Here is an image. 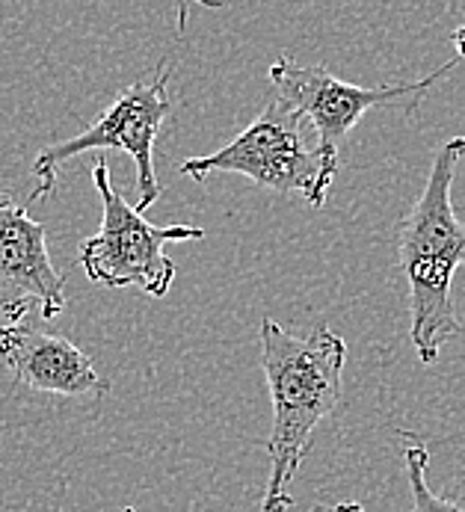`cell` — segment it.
<instances>
[{"mask_svg":"<svg viewBox=\"0 0 465 512\" xmlns=\"http://www.w3.org/2000/svg\"><path fill=\"white\" fill-rule=\"evenodd\" d=\"M92 181L101 196V231L80 243V267L89 282L104 288H137L163 299L175 282V261L163 252L166 243L202 240L196 225H155L137 205H128L110 184L107 160L98 157Z\"/></svg>","mask_w":465,"mask_h":512,"instance_id":"obj_4","label":"cell"},{"mask_svg":"<svg viewBox=\"0 0 465 512\" xmlns=\"http://www.w3.org/2000/svg\"><path fill=\"white\" fill-rule=\"evenodd\" d=\"M463 157L465 134L436 151L427 184L397 234V264L409 285V341L421 365H433L442 347L463 335L451 296L454 276L465 264V220L451 199Z\"/></svg>","mask_w":465,"mask_h":512,"instance_id":"obj_2","label":"cell"},{"mask_svg":"<svg viewBox=\"0 0 465 512\" xmlns=\"http://www.w3.org/2000/svg\"><path fill=\"white\" fill-rule=\"evenodd\" d=\"M187 3L190 0H178V30L181 33L187 30ZM193 3H202L208 9H226V0H193Z\"/></svg>","mask_w":465,"mask_h":512,"instance_id":"obj_10","label":"cell"},{"mask_svg":"<svg viewBox=\"0 0 465 512\" xmlns=\"http://www.w3.org/2000/svg\"><path fill=\"white\" fill-rule=\"evenodd\" d=\"M178 172L193 181H205L214 172H232L264 190L282 196L297 193L311 208H323L338 172V154L320 146L314 125L294 104L273 98L229 146L184 160Z\"/></svg>","mask_w":465,"mask_h":512,"instance_id":"obj_3","label":"cell"},{"mask_svg":"<svg viewBox=\"0 0 465 512\" xmlns=\"http://www.w3.org/2000/svg\"><path fill=\"white\" fill-rule=\"evenodd\" d=\"M258 347L273 400V427L267 436L270 477L261 512H288L294 507L291 483L309 456L311 436L344 397L347 344L326 323L297 338L273 317H264Z\"/></svg>","mask_w":465,"mask_h":512,"instance_id":"obj_1","label":"cell"},{"mask_svg":"<svg viewBox=\"0 0 465 512\" xmlns=\"http://www.w3.org/2000/svg\"><path fill=\"white\" fill-rule=\"evenodd\" d=\"M457 63H445L442 69L427 74L424 80L412 83H388V86H356L344 83L323 66H303L294 57H279L270 66V83L279 89V98L294 104L317 131L320 146L332 154L341 151L344 137L356 128V122L374 110V107H388L397 101H406L409 110L418 104V98L436 86L442 77L454 72Z\"/></svg>","mask_w":465,"mask_h":512,"instance_id":"obj_6","label":"cell"},{"mask_svg":"<svg viewBox=\"0 0 465 512\" xmlns=\"http://www.w3.org/2000/svg\"><path fill=\"white\" fill-rule=\"evenodd\" d=\"M30 308L54 320L66 308V279L54 270L48 231L0 193V314L18 323Z\"/></svg>","mask_w":465,"mask_h":512,"instance_id":"obj_7","label":"cell"},{"mask_svg":"<svg viewBox=\"0 0 465 512\" xmlns=\"http://www.w3.org/2000/svg\"><path fill=\"white\" fill-rule=\"evenodd\" d=\"M0 362L12 370L15 382L60 397H101L110 382L98 376L92 359L75 341L30 326L27 320L0 326Z\"/></svg>","mask_w":465,"mask_h":512,"instance_id":"obj_8","label":"cell"},{"mask_svg":"<svg viewBox=\"0 0 465 512\" xmlns=\"http://www.w3.org/2000/svg\"><path fill=\"white\" fill-rule=\"evenodd\" d=\"M451 39H454V48H457L460 60L465 63V24H463V27H457V30L451 33Z\"/></svg>","mask_w":465,"mask_h":512,"instance_id":"obj_12","label":"cell"},{"mask_svg":"<svg viewBox=\"0 0 465 512\" xmlns=\"http://www.w3.org/2000/svg\"><path fill=\"white\" fill-rule=\"evenodd\" d=\"M403 439V471L406 483L412 492V512H465V486L457 495H436L427 486V465H430V450L421 441V436L400 430Z\"/></svg>","mask_w":465,"mask_h":512,"instance_id":"obj_9","label":"cell"},{"mask_svg":"<svg viewBox=\"0 0 465 512\" xmlns=\"http://www.w3.org/2000/svg\"><path fill=\"white\" fill-rule=\"evenodd\" d=\"M169 72H157L149 83L128 86L83 134L42 148L33 163L36 187L30 193V205L42 202L57 187V172L72 157L95 148H119L137 166V211L146 214L160 199V184L155 175V140L172 110L169 98Z\"/></svg>","mask_w":465,"mask_h":512,"instance_id":"obj_5","label":"cell"},{"mask_svg":"<svg viewBox=\"0 0 465 512\" xmlns=\"http://www.w3.org/2000/svg\"><path fill=\"white\" fill-rule=\"evenodd\" d=\"M309 512H368L359 501H341V504H314Z\"/></svg>","mask_w":465,"mask_h":512,"instance_id":"obj_11","label":"cell"}]
</instances>
